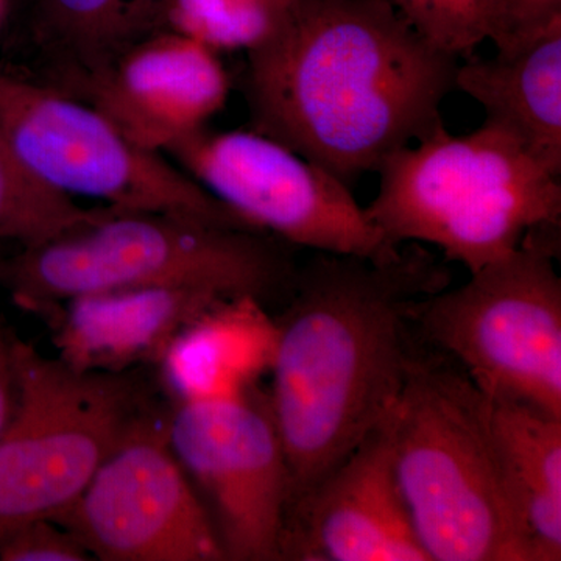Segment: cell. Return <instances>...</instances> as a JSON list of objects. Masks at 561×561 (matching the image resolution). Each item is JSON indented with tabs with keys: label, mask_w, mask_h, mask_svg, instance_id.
I'll list each match as a JSON object with an SVG mask.
<instances>
[{
	"label": "cell",
	"mask_w": 561,
	"mask_h": 561,
	"mask_svg": "<svg viewBox=\"0 0 561 561\" xmlns=\"http://www.w3.org/2000/svg\"><path fill=\"white\" fill-rule=\"evenodd\" d=\"M247 54L251 130L348 187L443 127L459 68L383 0H295L280 31Z\"/></svg>",
	"instance_id": "obj_1"
},
{
	"label": "cell",
	"mask_w": 561,
	"mask_h": 561,
	"mask_svg": "<svg viewBox=\"0 0 561 561\" xmlns=\"http://www.w3.org/2000/svg\"><path fill=\"white\" fill-rule=\"evenodd\" d=\"M449 283L419 243L391 261L316 251L298 265L276 320L268 393L289 472L287 513L389 415L416 345L413 311Z\"/></svg>",
	"instance_id": "obj_2"
},
{
	"label": "cell",
	"mask_w": 561,
	"mask_h": 561,
	"mask_svg": "<svg viewBox=\"0 0 561 561\" xmlns=\"http://www.w3.org/2000/svg\"><path fill=\"white\" fill-rule=\"evenodd\" d=\"M390 420L402 496L431 561H534L493 404L459 365L415 345Z\"/></svg>",
	"instance_id": "obj_3"
},
{
	"label": "cell",
	"mask_w": 561,
	"mask_h": 561,
	"mask_svg": "<svg viewBox=\"0 0 561 561\" xmlns=\"http://www.w3.org/2000/svg\"><path fill=\"white\" fill-rule=\"evenodd\" d=\"M286 242L253 228L169 213L106 209L54 241L0 261V286L43 313L79 295L187 287L224 300L289 301L298 264Z\"/></svg>",
	"instance_id": "obj_4"
},
{
	"label": "cell",
	"mask_w": 561,
	"mask_h": 561,
	"mask_svg": "<svg viewBox=\"0 0 561 561\" xmlns=\"http://www.w3.org/2000/svg\"><path fill=\"white\" fill-rule=\"evenodd\" d=\"M364 206L394 245L430 243L470 273L501 260L540 228L561 227L559 176L504 131L483 124L465 136L445 125L379 165Z\"/></svg>",
	"instance_id": "obj_5"
},
{
	"label": "cell",
	"mask_w": 561,
	"mask_h": 561,
	"mask_svg": "<svg viewBox=\"0 0 561 561\" xmlns=\"http://www.w3.org/2000/svg\"><path fill=\"white\" fill-rule=\"evenodd\" d=\"M560 228L529 232L513 253L424 298L412 316L413 335L459 365L490 400L559 419Z\"/></svg>",
	"instance_id": "obj_6"
},
{
	"label": "cell",
	"mask_w": 561,
	"mask_h": 561,
	"mask_svg": "<svg viewBox=\"0 0 561 561\" xmlns=\"http://www.w3.org/2000/svg\"><path fill=\"white\" fill-rule=\"evenodd\" d=\"M16 379L13 415L0 435V540L55 519L146 413L130 373L79 371L10 337Z\"/></svg>",
	"instance_id": "obj_7"
},
{
	"label": "cell",
	"mask_w": 561,
	"mask_h": 561,
	"mask_svg": "<svg viewBox=\"0 0 561 561\" xmlns=\"http://www.w3.org/2000/svg\"><path fill=\"white\" fill-rule=\"evenodd\" d=\"M0 131L36 179L68 197L253 228L171 158L131 142L91 103L46 81L0 70Z\"/></svg>",
	"instance_id": "obj_8"
},
{
	"label": "cell",
	"mask_w": 561,
	"mask_h": 561,
	"mask_svg": "<svg viewBox=\"0 0 561 561\" xmlns=\"http://www.w3.org/2000/svg\"><path fill=\"white\" fill-rule=\"evenodd\" d=\"M165 154L250 227L287 245L375 261L401 256L351 187L261 133L205 127Z\"/></svg>",
	"instance_id": "obj_9"
},
{
	"label": "cell",
	"mask_w": 561,
	"mask_h": 561,
	"mask_svg": "<svg viewBox=\"0 0 561 561\" xmlns=\"http://www.w3.org/2000/svg\"><path fill=\"white\" fill-rule=\"evenodd\" d=\"M168 421L157 411L146 413L54 519L92 559L227 560L208 508L173 451Z\"/></svg>",
	"instance_id": "obj_10"
},
{
	"label": "cell",
	"mask_w": 561,
	"mask_h": 561,
	"mask_svg": "<svg viewBox=\"0 0 561 561\" xmlns=\"http://www.w3.org/2000/svg\"><path fill=\"white\" fill-rule=\"evenodd\" d=\"M168 431L205 494L227 560H283L289 472L268 394L176 402Z\"/></svg>",
	"instance_id": "obj_11"
},
{
	"label": "cell",
	"mask_w": 561,
	"mask_h": 561,
	"mask_svg": "<svg viewBox=\"0 0 561 561\" xmlns=\"http://www.w3.org/2000/svg\"><path fill=\"white\" fill-rule=\"evenodd\" d=\"M283 560L431 561L398 481L390 413L286 516Z\"/></svg>",
	"instance_id": "obj_12"
},
{
	"label": "cell",
	"mask_w": 561,
	"mask_h": 561,
	"mask_svg": "<svg viewBox=\"0 0 561 561\" xmlns=\"http://www.w3.org/2000/svg\"><path fill=\"white\" fill-rule=\"evenodd\" d=\"M231 77L219 54L171 31L125 47L72 98L91 103L131 142L164 153L227 105Z\"/></svg>",
	"instance_id": "obj_13"
},
{
	"label": "cell",
	"mask_w": 561,
	"mask_h": 561,
	"mask_svg": "<svg viewBox=\"0 0 561 561\" xmlns=\"http://www.w3.org/2000/svg\"><path fill=\"white\" fill-rule=\"evenodd\" d=\"M187 287H127L79 295L46 309L58 359L79 371L125 373L158 362L176 334L217 302Z\"/></svg>",
	"instance_id": "obj_14"
},
{
	"label": "cell",
	"mask_w": 561,
	"mask_h": 561,
	"mask_svg": "<svg viewBox=\"0 0 561 561\" xmlns=\"http://www.w3.org/2000/svg\"><path fill=\"white\" fill-rule=\"evenodd\" d=\"M278 321L251 297L217 302L169 343L160 362L176 401L234 400L272 373Z\"/></svg>",
	"instance_id": "obj_15"
},
{
	"label": "cell",
	"mask_w": 561,
	"mask_h": 561,
	"mask_svg": "<svg viewBox=\"0 0 561 561\" xmlns=\"http://www.w3.org/2000/svg\"><path fill=\"white\" fill-rule=\"evenodd\" d=\"M454 90L485 111V124L504 131L541 168L561 176V21L512 54L467 58Z\"/></svg>",
	"instance_id": "obj_16"
},
{
	"label": "cell",
	"mask_w": 561,
	"mask_h": 561,
	"mask_svg": "<svg viewBox=\"0 0 561 561\" xmlns=\"http://www.w3.org/2000/svg\"><path fill=\"white\" fill-rule=\"evenodd\" d=\"M493 426L534 561L561 560V419L493 401Z\"/></svg>",
	"instance_id": "obj_17"
},
{
	"label": "cell",
	"mask_w": 561,
	"mask_h": 561,
	"mask_svg": "<svg viewBox=\"0 0 561 561\" xmlns=\"http://www.w3.org/2000/svg\"><path fill=\"white\" fill-rule=\"evenodd\" d=\"M33 32L50 79L70 94L133 43L125 0H32Z\"/></svg>",
	"instance_id": "obj_18"
},
{
	"label": "cell",
	"mask_w": 561,
	"mask_h": 561,
	"mask_svg": "<svg viewBox=\"0 0 561 561\" xmlns=\"http://www.w3.org/2000/svg\"><path fill=\"white\" fill-rule=\"evenodd\" d=\"M108 206L84 208L36 179L0 131V241L41 245L99 219Z\"/></svg>",
	"instance_id": "obj_19"
},
{
	"label": "cell",
	"mask_w": 561,
	"mask_h": 561,
	"mask_svg": "<svg viewBox=\"0 0 561 561\" xmlns=\"http://www.w3.org/2000/svg\"><path fill=\"white\" fill-rule=\"evenodd\" d=\"M295 0H168L162 27L217 54L254 50L280 31Z\"/></svg>",
	"instance_id": "obj_20"
},
{
	"label": "cell",
	"mask_w": 561,
	"mask_h": 561,
	"mask_svg": "<svg viewBox=\"0 0 561 561\" xmlns=\"http://www.w3.org/2000/svg\"><path fill=\"white\" fill-rule=\"evenodd\" d=\"M438 50L457 60L474 57L489 39L493 0H383Z\"/></svg>",
	"instance_id": "obj_21"
},
{
	"label": "cell",
	"mask_w": 561,
	"mask_h": 561,
	"mask_svg": "<svg viewBox=\"0 0 561 561\" xmlns=\"http://www.w3.org/2000/svg\"><path fill=\"white\" fill-rule=\"evenodd\" d=\"M561 21V0H493L489 39L512 54Z\"/></svg>",
	"instance_id": "obj_22"
},
{
	"label": "cell",
	"mask_w": 561,
	"mask_h": 561,
	"mask_svg": "<svg viewBox=\"0 0 561 561\" xmlns=\"http://www.w3.org/2000/svg\"><path fill=\"white\" fill-rule=\"evenodd\" d=\"M91 553L54 519H35L0 540V561H87Z\"/></svg>",
	"instance_id": "obj_23"
},
{
	"label": "cell",
	"mask_w": 561,
	"mask_h": 561,
	"mask_svg": "<svg viewBox=\"0 0 561 561\" xmlns=\"http://www.w3.org/2000/svg\"><path fill=\"white\" fill-rule=\"evenodd\" d=\"M165 3L168 0H125L133 43L151 33L164 31L162 20Z\"/></svg>",
	"instance_id": "obj_24"
},
{
	"label": "cell",
	"mask_w": 561,
	"mask_h": 561,
	"mask_svg": "<svg viewBox=\"0 0 561 561\" xmlns=\"http://www.w3.org/2000/svg\"><path fill=\"white\" fill-rule=\"evenodd\" d=\"M16 402V379H14L13 357L10 337L0 334V435L13 415Z\"/></svg>",
	"instance_id": "obj_25"
},
{
	"label": "cell",
	"mask_w": 561,
	"mask_h": 561,
	"mask_svg": "<svg viewBox=\"0 0 561 561\" xmlns=\"http://www.w3.org/2000/svg\"><path fill=\"white\" fill-rule=\"evenodd\" d=\"M10 0H0V20L5 14L7 7H9Z\"/></svg>",
	"instance_id": "obj_26"
},
{
	"label": "cell",
	"mask_w": 561,
	"mask_h": 561,
	"mask_svg": "<svg viewBox=\"0 0 561 561\" xmlns=\"http://www.w3.org/2000/svg\"><path fill=\"white\" fill-rule=\"evenodd\" d=\"M10 2H11V0H10Z\"/></svg>",
	"instance_id": "obj_27"
}]
</instances>
